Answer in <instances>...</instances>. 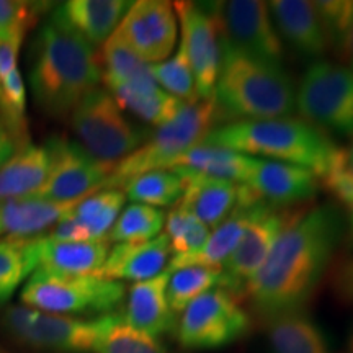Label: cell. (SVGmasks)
I'll return each instance as SVG.
<instances>
[{"mask_svg":"<svg viewBox=\"0 0 353 353\" xmlns=\"http://www.w3.org/2000/svg\"><path fill=\"white\" fill-rule=\"evenodd\" d=\"M183 180L180 208L187 210L208 228H218L237 203L239 183L200 174L190 169H172Z\"/></svg>","mask_w":353,"mask_h":353,"instance_id":"d6986e66","label":"cell"},{"mask_svg":"<svg viewBox=\"0 0 353 353\" xmlns=\"http://www.w3.org/2000/svg\"><path fill=\"white\" fill-rule=\"evenodd\" d=\"M223 285V270L211 267H185L170 273L167 281V301L175 314L214 286Z\"/></svg>","mask_w":353,"mask_h":353,"instance_id":"836d02e7","label":"cell"},{"mask_svg":"<svg viewBox=\"0 0 353 353\" xmlns=\"http://www.w3.org/2000/svg\"><path fill=\"white\" fill-rule=\"evenodd\" d=\"M125 200L126 196L121 190H100L79 201L70 211V216L82 228L87 241L107 239L110 229L120 216Z\"/></svg>","mask_w":353,"mask_h":353,"instance_id":"4dcf8cb0","label":"cell"},{"mask_svg":"<svg viewBox=\"0 0 353 353\" xmlns=\"http://www.w3.org/2000/svg\"><path fill=\"white\" fill-rule=\"evenodd\" d=\"M99 61L101 81L107 83L108 88L125 85V83L156 82V79L152 76L151 64L139 59L114 34H112L107 39V43L101 46Z\"/></svg>","mask_w":353,"mask_h":353,"instance_id":"1f68e13d","label":"cell"},{"mask_svg":"<svg viewBox=\"0 0 353 353\" xmlns=\"http://www.w3.org/2000/svg\"><path fill=\"white\" fill-rule=\"evenodd\" d=\"M347 231L342 210L324 203L294 221L276 241L244 294L260 319L304 312Z\"/></svg>","mask_w":353,"mask_h":353,"instance_id":"6da1fadb","label":"cell"},{"mask_svg":"<svg viewBox=\"0 0 353 353\" xmlns=\"http://www.w3.org/2000/svg\"><path fill=\"white\" fill-rule=\"evenodd\" d=\"M110 242L52 241L38 237V270L54 275H97L107 260Z\"/></svg>","mask_w":353,"mask_h":353,"instance_id":"603a6c76","label":"cell"},{"mask_svg":"<svg viewBox=\"0 0 353 353\" xmlns=\"http://www.w3.org/2000/svg\"><path fill=\"white\" fill-rule=\"evenodd\" d=\"M51 172V154L46 145H21L0 167V203L34 196L46 185Z\"/></svg>","mask_w":353,"mask_h":353,"instance_id":"cb8c5ba5","label":"cell"},{"mask_svg":"<svg viewBox=\"0 0 353 353\" xmlns=\"http://www.w3.org/2000/svg\"><path fill=\"white\" fill-rule=\"evenodd\" d=\"M169 276L170 272L165 270L151 280L131 286L128 291L126 311L123 312V319L131 327L156 339L175 332L179 321L167 301Z\"/></svg>","mask_w":353,"mask_h":353,"instance_id":"44dd1931","label":"cell"},{"mask_svg":"<svg viewBox=\"0 0 353 353\" xmlns=\"http://www.w3.org/2000/svg\"><path fill=\"white\" fill-rule=\"evenodd\" d=\"M267 208L268 205L254 198L252 193L244 185H239L237 187V203L231 214L214 229L213 234H210L208 239L196 252L188 255H174L167 270L174 272L185 267L221 268L239 244L245 229Z\"/></svg>","mask_w":353,"mask_h":353,"instance_id":"2e32d148","label":"cell"},{"mask_svg":"<svg viewBox=\"0 0 353 353\" xmlns=\"http://www.w3.org/2000/svg\"><path fill=\"white\" fill-rule=\"evenodd\" d=\"M100 81V61L94 48L52 19L46 21L34 39L30 70L37 107L48 117L63 120Z\"/></svg>","mask_w":353,"mask_h":353,"instance_id":"7a4b0ae2","label":"cell"},{"mask_svg":"<svg viewBox=\"0 0 353 353\" xmlns=\"http://www.w3.org/2000/svg\"><path fill=\"white\" fill-rule=\"evenodd\" d=\"M337 56L341 57L342 61H345L348 65H350V68H348V69H350L352 72H353V26H352L350 33H348L345 43H343L341 52H339Z\"/></svg>","mask_w":353,"mask_h":353,"instance_id":"f6af8a7d","label":"cell"},{"mask_svg":"<svg viewBox=\"0 0 353 353\" xmlns=\"http://www.w3.org/2000/svg\"><path fill=\"white\" fill-rule=\"evenodd\" d=\"M51 154L50 179L34 196L54 203H79L105 190L113 167L90 156L81 144L54 136L44 144Z\"/></svg>","mask_w":353,"mask_h":353,"instance_id":"7c38bea8","label":"cell"},{"mask_svg":"<svg viewBox=\"0 0 353 353\" xmlns=\"http://www.w3.org/2000/svg\"><path fill=\"white\" fill-rule=\"evenodd\" d=\"M121 110H128L141 120L154 126L170 121L183 107V101L162 90L157 82L125 83L110 88Z\"/></svg>","mask_w":353,"mask_h":353,"instance_id":"4316f807","label":"cell"},{"mask_svg":"<svg viewBox=\"0 0 353 353\" xmlns=\"http://www.w3.org/2000/svg\"><path fill=\"white\" fill-rule=\"evenodd\" d=\"M180 26V41L187 51L200 100L214 99L221 59H223L224 28L219 3L174 2Z\"/></svg>","mask_w":353,"mask_h":353,"instance_id":"8fae6325","label":"cell"},{"mask_svg":"<svg viewBox=\"0 0 353 353\" xmlns=\"http://www.w3.org/2000/svg\"><path fill=\"white\" fill-rule=\"evenodd\" d=\"M165 216L161 210L145 205H130L114 221L107 241L118 244L151 241L161 234Z\"/></svg>","mask_w":353,"mask_h":353,"instance_id":"e575fe53","label":"cell"},{"mask_svg":"<svg viewBox=\"0 0 353 353\" xmlns=\"http://www.w3.org/2000/svg\"><path fill=\"white\" fill-rule=\"evenodd\" d=\"M132 2L126 0H70L61 3L51 19L94 46H103Z\"/></svg>","mask_w":353,"mask_h":353,"instance_id":"ffe728a7","label":"cell"},{"mask_svg":"<svg viewBox=\"0 0 353 353\" xmlns=\"http://www.w3.org/2000/svg\"><path fill=\"white\" fill-rule=\"evenodd\" d=\"M250 317L224 288L206 291L190 303L176 322V339L187 350H218L249 332Z\"/></svg>","mask_w":353,"mask_h":353,"instance_id":"30bf717a","label":"cell"},{"mask_svg":"<svg viewBox=\"0 0 353 353\" xmlns=\"http://www.w3.org/2000/svg\"><path fill=\"white\" fill-rule=\"evenodd\" d=\"M350 216H348V221H347V232H348V244L353 247V208L348 211Z\"/></svg>","mask_w":353,"mask_h":353,"instance_id":"bcb514c9","label":"cell"},{"mask_svg":"<svg viewBox=\"0 0 353 353\" xmlns=\"http://www.w3.org/2000/svg\"><path fill=\"white\" fill-rule=\"evenodd\" d=\"M221 120L214 99L185 103L170 121L157 126L144 144L113 167L105 188L120 190L132 176L152 170H169L172 161L201 144Z\"/></svg>","mask_w":353,"mask_h":353,"instance_id":"5b68a950","label":"cell"},{"mask_svg":"<svg viewBox=\"0 0 353 353\" xmlns=\"http://www.w3.org/2000/svg\"><path fill=\"white\" fill-rule=\"evenodd\" d=\"M221 21L228 43L247 56L281 65L285 46L273 23L268 3L257 0L221 2Z\"/></svg>","mask_w":353,"mask_h":353,"instance_id":"9a60e30c","label":"cell"},{"mask_svg":"<svg viewBox=\"0 0 353 353\" xmlns=\"http://www.w3.org/2000/svg\"><path fill=\"white\" fill-rule=\"evenodd\" d=\"M348 353H353V327L348 335Z\"/></svg>","mask_w":353,"mask_h":353,"instance_id":"c3c4849f","label":"cell"},{"mask_svg":"<svg viewBox=\"0 0 353 353\" xmlns=\"http://www.w3.org/2000/svg\"><path fill=\"white\" fill-rule=\"evenodd\" d=\"M28 30H10L0 33V81L17 69L19 52Z\"/></svg>","mask_w":353,"mask_h":353,"instance_id":"b9f144b4","label":"cell"},{"mask_svg":"<svg viewBox=\"0 0 353 353\" xmlns=\"http://www.w3.org/2000/svg\"><path fill=\"white\" fill-rule=\"evenodd\" d=\"M254 164L255 157L244 156V154L229 151V149L216 148V145L198 144L174 159L169 165V170L190 169L214 176V179L244 183L252 172Z\"/></svg>","mask_w":353,"mask_h":353,"instance_id":"484cf974","label":"cell"},{"mask_svg":"<svg viewBox=\"0 0 353 353\" xmlns=\"http://www.w3.org/2000/svg\"><path fill=\"white\" fill-rule=\"evenodd\" d=\"M0 121L17 144H28L26 132V90L20 70L15 69L0 81Z\"/></svg>","mask_w":353,"mask_h":353,"instance_id":"8d00e7d4","label":"cell"},{"mask_svg":"<svg viewBox=\"0 0 353 353\" xmlns=\"http://www.w3.org/2000/svg\"><path fill=\"white\" fill-rule=\"evenodd\" d=\"M170 257V241L167 234H159L151 241L118 244L110 250L101 265L99 276L114 281H145L161 275Z\"/></svg>","mask_w":353,"mask_h":353,"instance_id":"7402d4cb","label":"cell"},{"mask_svg":"<svg viewBox=\"0 0 353 353\" xmlns=\"http://www.w3.org/2000/svg\"><path fill=\"white\" fill-rule=\"evenodd\" d=\"M265 324L273 353H330L324 332L304 312L280 316Z\"/></svg>","mask_w":353,"mask_h":353,"instance_id":"83f0119b","label":"cell"},{"mask_svg":"<svg viewBox=\"0 0 353 353\" xmlns=\"http://www.w3.org/2000/svg\"><path fill=\"white\" fill-rule=\"evenodd\" d=\"M77 203H54L38 196L0 203V236L38 237L52 229Z\"/></svg>","mask_w":353,"mask_h":353,"instance_id":"d4e9b609","label":"cell"},{"mask_svg":"<svg viewBox=\"0 0 353 353\" xmlns=\"http://www.w3.org/2000/svg\"><path fill=\"white\" fill-rule=\"evenodd\" d=\"M268 10L278 37L288 43L296 54L306 59H319L327 52L329 41L314 2L275 0L268 3Z\"/></svg>","mask_w":353,"mask_h":353,"instance_id":"ac0fdd59","label":"cell"},{"mask_svg":"<svg viewBox=\"0 0 353 353\" xmlns=\"http://www.w3.org/2000/svg\"><path fill=\"white\" fill-rule=\"evenodd\" d=\"M324 187L339 205L350 211L353 208V172L347 164V151L342 149L330 169L319 179Z\"/></svg>","mask_w":353,"mask_h":353,"instance_id":"ab89813d","label":"cell"},{"mask_svg":"<svg viewBox=\"0 0 353 353\" xmlns=\"http://www.w3.org/2000/svg\"><path fill=\"white\" fill-rule=\"evenodd\" d=\"M345 151H347V164H348V167H350V170L353 172V143L350 148L345 149Z\"/></svg>","mask_w":353,"mask_h":353,"instance_id":"7dc6e473","label":"cell"},{"mask_svg":"<svg viewBox=\"0 0 353 353\" xmlns=\"http://www.w3.org/2000/svg\"><path fill=\"white\" fill-rule=\"evenodd\" d=\"M92 353H170L159 339L131 327L121 312L101 316L100 332Z\"/></svg>","mask_w":353,"mask_h":353,"instance_id":"f546056e","label":"cell"},{"mask_svg":"<svg viewBox=\"0 0 353 353\" xmlns=\"http://www.w3.org/2000/svg\"><path fill=\"white\" fill-rule=\"evenodd\" d=\"M19 148L20 145L17 144V141L10 134V131H8L7 128L2 125V121H0V167L6 164Z\"/></svg>","mask_w":353,"mask_h":353,"instance_id":"ee69618b","label":"cell"},{"mask_svg":"<svg viewBox=\"0 0 353 353\" xmlns=\"http://www.w3.org/2000/svg\"><path fill=\"white\" fill-rule=\"evenodd\" d=\"M214 101L221 117L239 120H275L296 110V90L281 65L247 56L223 37V59Z\"/></svg>","mask_w":353,"mask_h":353,"instance_id":"277c9868","label":"cell"},{"mask_svg":"<svg viewBox=\"0 0 353 353\" xmlns=\"http://www.w3.org/2000/svg\"><path fill=\"white\" fill-rule=\"evenodd\" d=\"M0 353H6V352H3V350H2V348H0Z\"/></svg>","mask_w":353,"mask_h":353,"instance_id":"681fc988","label":"cell"},{"mask_svg":"<svg viewBox=\"0 0 353 353\" xmlns=\"http://www.w3.org/2000/svg\"><path fill=\"white\" fill-rule=\"evenodd\" d=\"M314 6L324 26L329 48H332L335 54H339L353 26V2L332 0V2H314Z\"/></svg>","mask_w":353,"mask_h":353,"instance_id":"f35d334b","label":"cell"},{"mask_svg":"<svg viewBox=\"0 0 353 353\" xmlns=\"http://www.w3.org/2000/svg\"><path fill=\"white\" fill-rule=\"evenodd\" d=\"M126 296L121 281L99 275H54L37 270L20 293L23 306L59 316H105Z\"/></svg>","mask_w":353,"mask_h":353,"instance_id":"8992f818","label":"cell"},{"mask_svg":"<svg viewBox=\"0 0 353 353\" xmlns=\"http://www.w3.org/2000/svg\"><path fill=\"white\" fill-rule=\"evenodd\" d=\"M38 237L0 239V307L38 270Z\"/></svg>","mask_w":353,"mask_h":353,"instance_id":"f1b7e54d","label":"cell"},{"mask_svg":"<svg viewBox=\"0 0 353 353\" xmlns=\"http://www.w3.org/2000/svg\"><path fill=\"white\" fill-rule=\"evenodd\" d=\"M303 214V211L299 210L286 211L268 206L245 229L239 244L221 267L223 270L221 288L228 290L234 296L244 293L245 285L270 255L281 234Z\"/></svg>","mask_w":353,"mask_h":353,"instance_id":"5bb4252c","label":"cell"},{"mask_svg":"<svg viewBox=\"0 0 353 353\" xmlns=\"http://www.w3.org/2000/svg\"><path fill=\"white\" fill-rule=\"evenodd\" d=\"M38 7L28 2L0 0V33L10 30H28L37 20Z\"/></svg>","mask_w":353,"mask_h":353,"instance_id":"60d3db41","label":"cell"},{"mask_svg":"<svg viewBox=\"0 0 353 353\" xmlns=\"http://www.w3.org/2000/svg\"><path fill=\"white\" fill-rule=\"evenodd\" d=\"M334 286L339 296L353 304V257L337 265L334 272Z\"/></svg>","mask_w":353,"mask_h":353,"instance_id":"7bdbcfd3","label":"cell"},{"mask_svg":"<svg viewBox=\"0 0 353 353\" xmlns=\"http://www.w3.org/2000/svg\"><path fill=\"white\" fill-rule=\"evenodd\" d=\"M296 108L309 125L353 138V72L316 61L299 82Z\"/></svg>","mask_w":353,"mask_h":353,"instance_id":"9c48e42d","label":"cell"},{"mask_svg":"<svg viewBox=\"0 0 353 353\" xmlns=\"http://www.w3.org/2000/svg\"><path fill=\"white\" fill-rule=\"evenodd\" d=\"M100 324L101 316L81 319L28 306H8L0 319L12 342L39 353H92Z\"/></svg>","mask_w":353,"mask_h":353,"instance_id":"ba28073f","label":"cell"},{"mask_svg":"<svg viewBox=\"0 0 353 353\" xmlns=\"http://www.w3.org/2000/svg\"><path fill=\"white\" fill-rule=\"evenodd\" d=\"M113 34L144 63H162L172 54L179 37L174 6L167 0L132 2Z\"/></svg>","mask_w":353,"mask_h":353,"instance_id":"4fadbf2b","label":"cell"},{"mask_svg":"<svg viewBox=\"0 0 353 353\" xmlns=\"http://www.w3.org/2000/svg\"><path fill=\"white\" fill-rule=\"evenodd\" d=\"M151 70L156 82L161 83L162 90L167 92L169 95L188 105L200 101L192 65H190L187 51H185L182 41L179 43L176 52L170 59L151 64Z\"/></svg>","mask_w":353,"mask_h":353,"instance_id":"d590c367","label":"cell"},{"mask_svg":"<svg viewBox=\"0 0 353 353\" xmlns=\"http://www.w3.org/2000/svg\"><path fill=\"white\" fill-rule=\"evenodd\" d=\"M131 201L145 206H170L183 195V180L174 170H152L132 176L121 187Z\"/></svg>","mask_w":353,"mask_h":353,"instance_id":"d6a6232c","label":"cell"},{"mask_svg":"<svg viewBox=\"0 0 353 353\" xmlns=\"http://www.w3.org/2000/svg\"><path fill=\"white\" fill-rule=\"evenodd\" d=\"M201 144L263 156L314 172L321 179L342 152L325 131L299 118L239 120L214 128Z\"/></svg>","mask_w":353,"mask_h":353,"instance_id":"3957f363","label":"cell"},{"mask_svg":"<svg viewBox=\"0 0 353 353\" xmlns=\"http://www.w3.org/2000/svg\"><path fill=\"white\" fill-rule=\"evenodd\" d=\"M165 229L170 241V250H174L175 255L196 252L210 236L208 226L179 205L167 216Z\"/></svg>","mask_w":353,"mask_h":353,"instance_id":"74e56055","label":"cell"},{"mask_svg":"<svg viewBox=\"0 0 353 353\" xmlns=\"http://www.w3.org/2000/svg\"><path fill=\"white\" fill-rule=\"evenodd\" d=\"M241 185L259 201L280 208L312 200L321 183L314 172L303 167L255 157L252 172Z\"/></svg>","mask_w":353,"mask_h":353,"instance_id":"e0dca14e","label":"cell"},{"mask_svg":"<svg viewBox=\"0 0 353 353\" xmlns=\"http://www.w3.org/2000/svg\"><path fill=\"white\" fill-rule=\"evenodd\" d=\"M70 126L81 139L82 148L110 165H117L134 152L149 136L128 121L113 95L100 87L79 101L70 113Z\"/></svg>","mask_w":353,"mask_h":353,"instance_id":"52a82bcc","label":"cell"}]
</instances>
